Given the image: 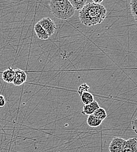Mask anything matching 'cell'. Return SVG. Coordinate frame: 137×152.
Masks as SVG:
<instances>
[{
  "label": "cell",
  "mask_w": 137,
  "mask_h": 152,
  "mask_svg": "<svg viewBox=\"0 0 137 152\" xmlns=\"http://www.w3.org/2000/svg\"><path fill=\"white\" fill-rule=\"evenodd\" d=\"M107 10L100 4L90 2L86 4L79 12L81 23L87 26H92L101 23L106 17Z\"/></svg>",
  "instance_id": "cell-1"
},
{
  "label": "cell",
  "mask_w": 137,
  "mask_h": 152,
  "mask_svg": "<svg viewBox=\"0 0 137 152\" xmlns=\"http://www.w3.org/2000/svg\"><path fill=\"white\" fill-rule=\"evenodd\" d=\"M49 5L53 15L58 19H69L75 12L69 0H51Z\"/></svg>",
  "instance_id": "cell-2"
},
{
  "label": "cell",
  "mask_w": 137,
  "mask_h": 152,
  "mask_svg": "<svg viewBox=\"0 0 137 152\" xmlns=\"http://www.w3.org/2000/svg\"><path fill=\"white\" fill-rule=\"evenodd\" d=\"M41 26L45 29L48 35L50 37L56 31V25L53 20L49 17L43 18L38 22Z\"/></svg>",
  "instance_id": "cell-3"
},
{
  "label": "cell",
  "mask_w": 137,
  "mask_h": 152,
  "mask_svg": "<svg viewBox=\"0 0 137 152\" xmlns=\"http://www.w3.org/2000/svg\"><path fill=\"white\" fill-rule=\"evenodd\" d=\"M125 140H126L121 137L114 138L109 145V152H122L125 146Z\"/></svg>",
  "instance_id": "cell-4"
},
{
  "label": "cell",
  "mask_w": 137,
  "mask_h": 152,
  "mask_svg": "<svg viewBox=\"0 0 137 152\" xmlns=\"http://www.w3.org/2000/svg\"><path fill=\"white\" fill-rule=\"evenodd\" d=\"M27 78V75L25 71L19 69L15 70V77L13 80V84L16 86H20L24 84Z\"/></svg>",
  "instance_id": "cell-5"
},
{
  "label": "cell",
  "mask_w": 137,
  "mask_h": 152,
  "mask_svg": "<svg viewBox=\"0 0 137 152\" xmlns=\"http://www.w3.org/2000/svg\"><path fill=\"white\" fill-rule=\"evenodd\" d=\"M122 152H137V139L133 137L125 140Z\"/></svg>",
  "instance_id": "cell-6"
},
{
  "label": "cell",
  "mask_w": 137,
  "mask_h": 152,
  "mask_svg": "<svg viewBox=\"0 0 137 152\" xmlns=\"http://www.w3.org/2000/svg\"><path fill=\"white\" fill-rule=\"evenodd\" d=\"M15 77V70L9 67L2 73V78L4 81L7 83H12Z\"/></svg>",
  "instance_id": "cell-7"
},
{
  "label": "cell",
  "mask_w": 137,
  "mask_h": 152,
  "mask_svg": "<svg viewBox=\"0 0 137 152\" xmlns=\"http://www.w3.org/2000/svg\"><path fill=\"white\" fill-rule=\"evenodd\" d=\"M100 108V106L98 105V102L96 101H93L92 102L84 105L83 106V111L82 113L84 115H90L91 114H93L95 111Z\"/></svg>",
  "instance_id": "cell-8"
},
{
  "label": "cell",
  "mask_w": 137,
  "mask_h": 152,
  "mask_svg": "<svg viewBox=\"0 0 137 152\" xmlns=\"http://www.w3.org/2000/svg\"><path fill=\"white\" fill-rule=\"evenodd\" d=\"M34 31L37 37L41 40H47L49 37L48 34L38 22L34 26Z\"/></svg>",
  "instance_id": "cell-9"
},
{
  "label": "cell",
  "mask_w": 137,
  "mask_h": 152,
  "mask_svg": "<svg viewBox=\"0 0 137 152\" xmlns=\"http://www.w3.org/2000/svg\"><path fill=\"white\" fill-rule=\"evenodd\" d=\"M102 122H103L102 121L99 119L98 118H97L93 114H91L89 115L87 119V125L89 126L93 127V128L99 126L101 124Z\"/></svg>",
  "instance_id": "cell-10"
},
{
  "label": "cell",
  "mask_w": 137,
  "mask_h": 152,
  "mask_svg": "<svg viewBox=\"0 0 137 152\" xmlns=\"http://www.w3.org/2000/svg\"><path fill=\"white\" fill-rule=\"evenodd\" d=\"M80 99L84 105H87L94 101V96L88 91H84L80 94Z\"/></svg>",
  "instance_id": "cell-11"
},
{
  "label": "cell",
  "mask_w": 137,
  "mask_h": 152,
  "mask_svg": "<svg viewBox=\"0 0 137 152\" xmlns=\"http://www.w3.org/2000/svg\"><path fill=\"white\" fill-rule=\"evenodd\" d=\"M75 10H80L86 3L87 0H69Z\"/></svg>",
  "instance_id": "cell-12"
},
{
  "label": "cell",
  "mask_w": 137,
  "mask_h": 152,
  "mask_svg": "<svg viewBox=\"0 0 137 152\" xmlns=\"http://www.w3.org/2000/svg\"><path fill=\"white\" fill-rule=\"evenodd\" d=\"M93 115L95 116H96L97 118H98L99 119H100L101 121H103L104 119L106 118L107 117V113L105 111V110L103 108H99L97 110H96L95 113H93Z\"/></svg>",
  "instance_id": "cell-13"
},
{
  "label": "cell",
  "mask_w": 137,
  "mask_h": 152,
  "mask_svg": "<svg viewBox=\"0 0 137 152\" xmlns=\"http://www.w3.org/2000/svg\"><path fill=\"white\" fill-rule=\"evenodd\" d=\"M130 8L133 17L137 22V0H130Z\"/></svg>",
  "instance_id": "cell-14"
},
{
  "label": "cell",
  "mask_w": 137,
  "mask_h": 152,
  "mask_svg": "<svg viewBox=\"0 0 137 152\" xmlns=\"http://www.w3.org/2000/svg\"><path fill=\"white\" fill-rule=\"evenodd\" d=\"M6 102L4 96L0 94V108H2L5 105Z\"/></svg>",
  "instance_id": "cell-15"
},
{
  "label": "cell",
  "mask_w": 137,
  "mask_h": 152,
  "mask_svg": "<svg viewBox=\"0 0 137 152\" xmlns=\"http://www.w3.org/2000/svg\"><path fill=\"white\" fill-rule=\"evenodd\" d=\"M133 129L136 132V133H137V119H135L134 121H133Z\"/></svg>",
  "instance_id": "cell-16"
},
{
  "label": "cell",
  "mask_w": 137,
  "mask_h": 152,
  "mask_svg": "<svg viewBox=\"0 0 137 152\" xmlns=\"http://www.w3.org/2000/svg\"><path fill=\"white\" fill-rule=\"evenodd\" d=\"M93 2L95 3H97V4H100L101 2H102L103 1V0H92Z\"/></svg>",
  "instance_id": "cell-17"
}]
</instances>
